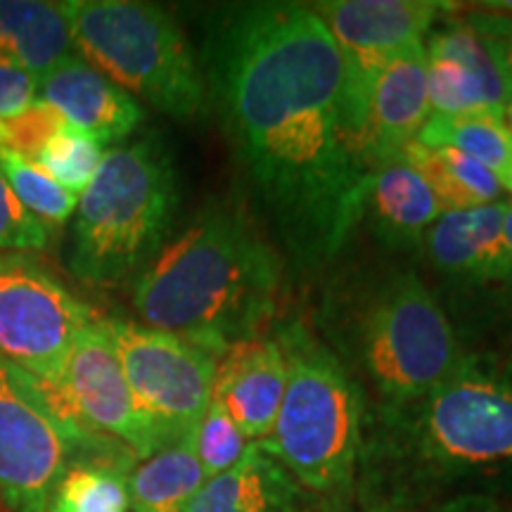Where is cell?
Here are the masks:
<instances>
[{"label": "cell", "mask_w": 512, "mask_h": 512, "mask_svg": "<svg viewBox=\"0 0 512 512\" xmlns=\"http://www.w3.org/2000/svg\"><path fill=\"white\" fill-rule=\"evenodd\" d=\"M202 74L280 242L299 266L330 261L363 219L373 169L323 19L302 3L233 5L209 27Z\"/></svg>", "instance_id": "6da1fadb"}, {"label": "cell", "mask_w": 512, "mask_h": 512, "mask_svg": "<svg viewBox=\"0 0 512 512\" xmlns=\"http://www.w3.org/2000/svg\"><path fill=\"white\" fill-rule=\"evenodd\" d=\"M278 290L280 261L264 235L240 209L211 204L138 275L133 306L147 328L219 358L259 337Z\"/></svg>", "instance_id": "7a4b0ae2"}, {"label": "cell", "mask_w": 512, "mask_h": 512, "mask_svg": "<svg viewBox=\"0 0 512 512\" xmlns=\"http://www.w3.org/2000/svg\"><path fill=\"white\" fill-rule=\"evenodd\" d=\"M368 463L389 486L384 505L408 491L512 470V384L465 358L425 399L384 408Z\"/></svg>", "instance_id": "3957f363"}, {"label": "cell", "mask_w": 512, "mask_h": 512, "mask_svg": "<svg viewBox=\"0 0 512 512\" xmlns=\"http://www.w3.org/2000/svg\"><path fill=\"white\" fill-rule=\"evenodd\" d=\"M178 209L174 162L157 138L114 145L79 195L69 268L91 285L143 273L162 252Z\"/></svg>", "instance_id": "277c9868"}, {"label": "cell", "mask_w": 512, "mask_h": 512, "mask_svg": "<svg viewBox=\"0 0 512 512\" xmlns=\"http://www.w3.org/2000/svg\"><path fill=\"white\" fill-rule=\"evenodd\" d=\"M278 342L287 384L273 430L259 444L311 494H344L363 458L361 392L309 332L285 330Z\"/></svg>", "instance_id": "5b68a950"}, {"label": "cell", "mask_w": 512, "mask_h": 512, "mask_svg": "<svg viewBox=\"0 0 512 512\" xmlns=\"http://www.w3.org/2000/svg\"><path fill=\"white\" fill-rule=\"evenodd\" d=\"M62 5L79 57L166 117H200L207 83L169 12L140 0H64Z\"/></svg>", "instance_id": "8992f818"}, {"label": "cell", "mask_w": 512, "mask_h": 512, "mask_svg": "<svg viewBox=\"0 0 512 512\" xmlns=\"http://www.w3.org/2000/svg\"><path fill=\"white\" fill-rule=\"evenodd\" d=\"M88 460L138 458L119 441L64 422L46 387L0 356V498L5 508L46 512L64 472Z\"/></svg>", "instance_id": "52a82bcc"}, {"label": "cell", "mask_w": 512, "mask_h": 512, "mask_svg": "<svg viewBox=\"0 0 512 512\" xmlns=\"http://www.w3.org/2000/svg\"><path fill=\"white\" fill-rule=\"evenodd\" d=\"M361 354L384 408L422 401L463 361L451 320L413 273L387 280L368 304Z\"/></svg>", "instance_id": "ba28073f"}, {"label": "cell", "mask_w": 512, "mask_h": 512, "mask_svg": "<svg viewBox=\"0 0 512 512\" xmlns=\"http://www.w3.org/2000/svg\"><path fill=\"white\" fill-rule=\"evenodd\" d=\"M93 320L91 306L34 256L0 252V356L55 387L74 342Z\"/></svg>", "instance_id": "9c48e42d"}, {"label": "cell", "mask_w": 512, "mask_h": 512, "mask_svg": "<svg viewBox=\"0 0 512 512\" xmlns=\"http://www.w3.org/2000/svg\"><path fill=\"white\" fill-rule=\"evenodd\" d=\"M121 368L164 444L188 439L214 396L216 358L185 339L131 320H105Z\"/></svg>", "instance_id": "30bf717a"}, {"label": "cell", "mask_w": 512, "mask_h": 512, "mask_svg": "<svg viewBox=\"0 0 512 512\" xmlns=\"http://www.w3.org/2000/svg\"><path fill=\"white\" fill-rule=\"evenodd\" d=\"M46 392L64 422L119 441L138 460L166 448L162 434L147 420L128 387L105 320L95 318L81 332L69 351L60 380L55 387H46Z\"/></svg>", "instance_id": "8fae6325"}, {"label": "cell", "mask_w": 512, "mask_h": 512, "mask_svg": "<svg viewBox=\"0 0 512 512\" xmlns=\"http://www.w3.org/2000/svg\"><path fill=\"white\" fill-rule=\"evenodd\" d=\"M347 64L349 88L366 117L377 76L408 48L420 46L441 17L439 0H328L311 5Z\"/></svg>", "instance_id": "7c38bea8"}, {"label": "cell", "mask_w": 512, "mask_h": 512, "mask_svg": "<svg viewBox=\"0 0 512 512\" xmlns=\"http://www.w3.org/2000/svg\"><path fill=\"white\" fill-rule=\"evenodd\" d=\"M425 53L432 114H494L503 119L505 105L512 98V83L482 36L465 19L432 31Z\"/></svg>", "instance_id": "4fadbf2b"}, {"label": "cell", "mask_w": 512, "mask_h": 512, "mask_svg": "<svg viewBox=\"0 0 512 512\" xmlns=\"http://www.w3.org/2000/svg\"><path fill=\"white\" fill-rule=\"evenodd\" d=\"M505 204L441 214L425 235L432 266L460 287L512 292V259L503 233Z\"/></svg>", "instance_id": "5bb4252c"}, {"label": "cell", "mask_w": 512, "mask_h": 512, "mask_svg": "<svg viewBox=\"0 0 512 512\" xmlns=\"http://www.w3.org/2000/svg\"><path fill=\"white\" fill-rule=\"evenodd\" d=\"M287 384V361L278 339L254 337L233 344L216 358L214 399L233 418L245 439L271 434Z\"/></svg>", "instance_id": "9a60e30c"}, {"label": "cell", "mask_w": 512, "mask_h": 512, "mask_svg": "<svg viewBox=\"0 0 512 512\" xmlns=\"http://www.w3.org/2000/svg\"><path fill=\"white\" fill-rule=\"evenodd\" d=\"M425 43L408 48L377 76L368 95L363 145L370 169L401 159L430 119Z\"/></svg>", "instance_id": "2e32d148"}, {"label": "cell", "mask_w": 512, "mask_h": 512, "mask_svg": "<svg viewBox=\"0 0 512 512\" xmlns=\"http://www.w3.org/2000/svg\"><path fill=\"white\" fill-rule=\"evenodd\" d=\"M38 100L53 105L72 126L93 133L102 145L119 143L145 119L131 93L74 55L38 79Z\"/></svg>", "instance_id": "e0dca14e"}, {"label": "cell", "mask_w": 512, "mask_h": 512, "mask_svg": "<svg viewBox=\"0 0 512 512\" xmlns=\"http://www.w3.org/2000/svg\"><path fill=\"white\" fill-rule=\"evenodd\" d=\"M309 491L259 441L219 477H211L183 512H309Z\"/></svg>", "instance_id": "ac0fdd59"}, {"label": "cell", "mask_w": 512, "mask_h": 512, "mask_svg": "<svg viewBox=\"0 0 512 512\" xmlns=\"http://www.w3.org/2000/svg\"><path fill=\"white\" fill-rule=\"evenodd\" d=\"M373 219L380 238L396 247H413L425 240L427 230L441 219L437 197L430 185L403 159L375 166L366 185L363 216Z\"/></svg>", "instance_id": "d6986e66"}, {"label": "cell", "mask_w": 512, "mask_h": 512, "mask_svg": "<svg viewBox=\"0 0 512 512\" xmlns=\"http://www.w3.org/2000/svg\"><path fill=\"white\" fill-rule=\"evenodd\" d=\"M0 55L43 79L76 55L62 3L0 0Z\"/></svg>", "instance_id": "ffe728a7"}, {"label": "cell", "mask_w": 512, "mask_h": 512, "mask_svg": "<svg viewBox=\"0 0 512 512\" xmlns=\"http://www.w3.org/2000/svg\"><path fill=\"white\" fill-rule=\"evenodd\" d=\"M401 159L430 185L444 214L501 202V181L453 147H427L415 140L403 150Z\"/></svg>", "instance_id": "44dd1931"}, {"label": "cell", "mask_w": 512, "mask_h": 512, "mask_svg": "<svg viewBox=\"0 0 512 512\" xmlns=\"http://www.w3.org/2000/svg\"><path fill=\"white\" fill-rule=\"evenodd\" d=\"M190 437L162 448L131 470L128 498L133 512H183L202 489L207 475Z\"/></svg>", "instance_id": "7402d4cb"}, {"label": "cell", "mask_w": 512, "mask_h": 512, "mask_svg": "<svg viewBox=\"0 0 512 512\" xmlns=\"http://www.w3.org/2000/svg\"><path fill=\"white\" fill-rule=\"evenodd\" d=\"M418 143L427 147H453L489 169L498 181L512 171V136L503 119L494 114H465V117L430 114Z\"/></svg>", "instance_id": "603a6c76"}, {"label": "cell", "mask_w": 512, "mask_h": 512, "mask_svg": "<svg viewBox=\"0 0 512 512\" xmlns=\"http://www.w3.org/2000/svg\"><path fill=\"white\" fill-rule=\"evenodd\" d=\"M124 460H88L64 472L46 512H128V475Z\"/></svg>", "instance_id": "cb8c5ba5"}, {"label": "cell", "mask_w": 512, "mask_h": 512, "mask_svg": "<svg viewBox=\"0 0 512 512\" xmlns=\"http://www.w3.org/2000/svg\"><path fill=\"white\" fill-rule=\"evenodd\" d=\"M0 174L5 176L22 207L46 228L67 223L79 204L74 192L62 188L53 176L29 159L0 155Z\"/></svg>", "instance_id": "d4e9b609"}, {"label": "cell", "mask_w": 512, "mask_h": 512, "mask_svg": "<svg viewBox=\"0 0 512 512\" xmlns=\"http://www.w3.org/2000/svg\"><path fill=\"white\" fill-rule=\"evenodd\" d=\"M102 157H105V145L93 133L67 124L43 147L36 164L53 176L62 188L79 197L98 174Z\"/></svg>", "instance_id": "484cf974"}, {"label": "cell", "mask_w": 512, "mask_h": 512, "mask_svg": "<svg viewBox=\"0 0 512 512\" xmlns=\"http://www.w3.org/2000/svg\"><path fill=\"white\" fill-rule=\"evenodd\" d=\"M190 439L207 479L228 472L230 467L245 456L249 446L240 427L235 425L233 418L214 399H211L207 413L202 415L200 425L195 427Z\"/></svg>", "instance_id": "4316f807"}, {"label": "cell", "mask_w": 512, "mask_h": 512, "mask_svg": "<svg viewBox=\"0 0 512 512\" xmlns=\"http://www.w3.org/2000/svg\"><path fill=\"white\" fill-rule=\"evenodd\" d=\"M69 121L43 100H34L22 112L0 117V155H15L36 162L50 140Z\"/></svg>", "instance_id": "83f0119b"}, {"label": "cell", "mask_w": 512, "mask_h": 512, "mask_svg": "<svg viewBox=\"0 0 512 512\" xmlns=\"http://www.w3.org/2000/svg\"><path fill=\"white\" fill-rule=\"evenodd\" d=\"M50 242V228L34 219L0 174V252H41Z\"/></svg>", "instance_id": "f1b7e54d"}, {"label": "cell", "mask_w": 512, "mask_h": 512, "mask_svg": "<svg viewBox=\"0 0 512 512\" xmlns=\"http://www.w3.org/2000/svg\"><path fill=\"white\" fill-rule=\"evenodd\" d=\"M465 22L482 36V41L489 46L491 55L501 64L503 74L512 83V17L479 10L470 12Z\"/></svg>", "instance_id": "f546056e"}, {"label": "cell", "mask_w": 512, "mask_h": 512, "mask_svg": "<svg viewBox=\"0 0 512 512\" xmlns=\"http://www.w3.org/2000/svg\"><path fill=\"white\" fill-rule=\"evenodd\" d=\"M38 100V79L10 57L0 55V117L22 112Z\"/></svg>", "instance_id": "4dcf8cb0"}, {"label": "cell", "mask_w": 512, "mask_h": 512, "mask_svg": "<svg viewBox=\"0 0 512 512\" xmlns=\"http://www.w3.org/2000/svg\"><path fill=\"white\" fill-rule=\"evenodd\" d=\"M434 512H512L498 498L486 494H460L451 501L441 503Z\"/></svg>", "instance_id": "1f68e13d"}, {"label": "cell", "mask_w": 512, "mask_h": 512, "mask_svg": "<svg viewBox=\"0 0 512 512\" xmlns=\"http://www.w3.org/2000/svg\"><path fill=\"white\" fill-rule=\"evenodd\" d=\"M503 233H505V242H508V249H510V259H512V204H505Z\"/></svg>", "instance_id": "d6a6232c"}, {"label": "cell", "mask_w": 512, "mask_h": 512, "mask_svg": "<svg viewBox=\"0 0 512 512\" xmlns=\"http://www.w3.org/2000/svg\"><path fill=\"white\" fill-rule=\"evenodd\" d=\"M503 124H505V128H508L510 136H512V98L508 100V105H505V110H503Z\"/></svg>", "instance_id": "836d02e7"}, {"label": "cell", "mask_w": 512, "mask_h": 512, "mask_svg": "<svg viewBox=\"0 0 512 512\" xmlns=\"http://www.w3.org/2000/svg\"><path fill=\"white\" fill-rule=\"evenodd\" d=\"M501 185L512 195V171H508V174H505V176L501 178Z\"/></svg>", "instance_id": "e575fe53"}, {"label": "cell", "mask_w": 512, "mask_h": 512, "mask_svg": "<svg viewBox=\"0 0 512 512\" xmlns=\"http://www.w3.org/2000/svg\"><path fill=\"white\" fill-rule=\"evenodd\" d=\"M505 380H508L512 384V356L508 358V363H505Z\"/></svg>", "instance_id": "d590c367"}]
</instances>
